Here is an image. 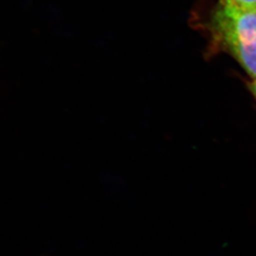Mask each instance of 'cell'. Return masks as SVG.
<instances>
[{"label": "cell", "mask_w": 256, "mask_h": 256, "mask_svg": "<svg viewBox=\"0 0 256 256\" xmlns=\"http://www.w3.org/2000/svg\"><path fill=\"white\" fill-rule=\"evenodd\" d=\"M241 8H256V0H220Z\"/></svg>", "instance_id": "obj_2"}, {"label": "cell", "mask_w": 256, "mask_h": 256, "mask_svg": "<svg viewBox=\"0 0 256 256\" xmlns=\"http://www.w3.org/2000/svg\"><path fill=\"white\" fill-rule=\"evenodd\" d=\"M250 88L256 99V79H252V82L250 84Z\"/></svg>", "instance_id": "obj_3"}, {"label": "cell", "mask_w": 256, "mask_h": 256, "mask_svg": "<svg viewBox=\"0 0 256 256\" xmlns=\"http://www.w3.org/2000/svg\"><path fill=\"white\" fill-rule=\"evenodd\" d=\"M209 30L214 44L256 79V8L220 1L210 14Z\"/></svg>", "instance_id": "obj_1"}]
</instances>
